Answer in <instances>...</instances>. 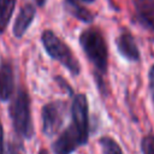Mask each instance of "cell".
<instances>
[{
  "instance_id": "obj_9",
  "label": "cell",
  "mask_w": 154,
  "mask_h": 154,
  "mask_svg": "<svg viewBox=\"0 0 154 154\" xmlns=\"http://www.w3.org/2000/svg\"><path fill=\"white\" fill-rule=\"evenodd\" d=\"M35 14H36V8L31 4H25L20 8L19 14L17 16L14 24H13V34L17 38H20L25 34L31 22L34 20Z\"/></svg>"
},
{
  "instance_id": "obj_3",
  "label": "cell",
  "mask_w": 154,
  "mask_h": 154,
  "mask_svg": "<svg viewBox=\"0 0 154 154\" xmlns=\"http://www.w3.org/2000/svg\"><path fill=\"white\" fill-rule=\"evenodd\" d=\"M42 45L51 58L59 61L71 75L77 76L81 72V65L71 48L59 38L52 30H45L41 35Z\"/></svg>"
},
{
  "instance_id": "obj_13",
  "label": "cell",
  "mask_w": 154,
  "mask_h": 154,
  "mask_svg": "<svg viewBox=\"0 0 154 154\" xmlns=\"http://www.w3.org/2000/svg\"><path fill=\"white\" fill-rule=\"evenodd\" d=\"M99 144L102 154H123V150L118 142L109 136H102L99 140Z\"/></svg>"
},
{
  "instance_id": "obj_8",
  "label": "cell",
  "mask_w": 154,
  "mask_h": 154,
  "mask_svg": "<svg viewBox=\"0 0 154 154\" xmlns=\"http://www.w3.org/2000/svg\"><path fill=\"white\" fill-rule=\"evenodd\" d=\"M116 43H117L118 52L120 53V55L123 58H125L129 61H138L140 60V51H138V47H137L131 32H129L126 30L123 31L118 36Z\"/></svg>"
},
{
  "instance_id": "obj_15",
  "label": "cell",
  "mask_w": 154,
  "mask_h": 154,
  "mask_svg": "<svg viewBox=\"0 0 154 154\" xmlns=\"http://www.w3.org/2000/svg\"><path fill=\"white\" fill-rule=\"evenodd\" d=\"M148 82H149V95L152 97V101L154 102V64L152 65L148 72Z\"/></svg>"
},
{
  "instance_id": "obj_1",
  "label": "cell",
  "mask_w": 154,
  "mask_h": 154,
  "mask_svg": "<svg viewBox=\"0 0 154 154\" xmlns=\"http://www.w3.org/2000/svg\"><path fill=\"white\" fill-rule=\"evenodd\" d=\"M79 45L88 60L93 64L96 71L95 79L97 82L100 91L103 93L106 87L102 81V76L107 72L108 66V49L105 37L99 29L89 28L79 35Z\"/></svg>"
},
{
  "instance_id": "obj_7",
  "label": "cell",
  "mask_w": 154,
  "mask_h": 154,
  "mask_svg": "<svg viewBox=\"0 0 154 154\" xmlns=\"http://www.w3.org/2000/svg\"><path fill=\"white\" fill-rule=\"evenodd\" d=\"M14 90V71L11 61L4 60L0 64V100L8 101Z\"/></svg>"
},
{
  "instance_id": "obj_19",
  "label": "cell",
  "mask_w": 154,
  "mask_h": 154,
  "mask_svg": "<svg viewBox=\"0 0 154 154\" xmlns=\"http://www.w3.org/2000/svg\"><path fill=\"white\" fill-rule=\"evenodd\" d=\"M35 1H36V4H37L38 6H43L45 2H46V0H35Z\"/></svg>"
},
{
  "instance_id": "obj_11",
  "label": "cell",
  "mask_w": 154,
  "mask_h": 154,
  "mask_svg": "<svg viewBox=\"0 0 154 154\" xmlns=\"http://www.w3.org/2000/svg\"><path fill=\"white\" fill-rule=\"evenodd\" d=\"M64 7L71 16L81 22L91 23L94 20V14L88 8L82 6L77 0H64Z\"/></svg>"
},
{
  "instance_id": "obj_20",
  "label": "cell",
  "mask_w": 154,
  "mask_h": 154,
  "mask_svg": "<svg viewBox=\"0 0 154 154\" xmlns=\"http://www.w3.org/2000/svg\"><path fill=\"white\" fill-rule=\"evenodd\" d=\"M37 154H49V153H48V150H46V149H41Z\"/></svg>"
},
{
  "instance_id": "obj_4",
  "label": "cell",
  "mask_w": 154,
  "mask_h": 154,
  "mask_svg": "<svg viewBox=\"0 0 154 154\" xmlns=\"http://www.w3.org/2000/svg\"><path fill=\"white\" fill-rule=\"evenodd\" d=\"M67 113V103L63 100H54L42 107V132L51 137L63 126Z\"/></svg>"
},
{
  "instance_id": "obj_21",
  "label": "cell",
  "mask_w": 154,
  "mask_h": 154,
  "mask_svg": "<svg viewBox=\"0 0 154 154\" xmlns=\"http://www.w3.org/2000/svg\"><path fill=\"white\" fill-rule=\"evenodd\" d=\"M83 1H84V2H93L94 0H83Z\"/></svg>"
},
{
  "instance_id": "obj_12",
  "label": "cell",
  "mask_w": 154,
  "mask_h": 154,
  "mask_svg": "<svg viewBox=\"0 0 154 154\" xmlns=\"http://www.w3.org/2000/svg\"><path fill=\"white\" fill-rule=\"evenodd\" d=\"M14 7L16 0H0V35L5 32Z\"/></svg>"
},
{
  "instance_id": "obj_2",
  "label": "cell",
  "mask_w": 154,
  "mask_h": 154,
  "mask_svg": "<svg viewBox=\"0 0 154 154\" xmlns=\"http://www.w3.org/2000/svg\"><path fill=\"white\" fill-rule=\"evenodd\" d=\"M8 112L16 134L24 140L31 138L34 135V124L31 117L30 97L25 89L19 88L16 91Z\"/></svg>"
},
{
  "instance_id": "obj_10",
  "label": "cell",
  "mask_w": 154,
  "mask_h": 154,
  "mask_svg": "<svg viewBox=\"0 0 154 154\" xmlns=\"http://www.w3.org/2000/svg\"><path fill=\"white\" fill-rule=\"evenodd\" d=\"M140 22L154 32V0H132Z\"/></svg>"
},
{
  "instance_id": "obj_16",
  "label": "cell",
  "mask_w": 154,
  "mask_h": 154,
  "mask_svg": "<svg viewBox=\"0 0 154 154\" xmlns=\"http://www.w3.org/2000/svg\"><path fill=\"white\" fill-rule=\"evenodd\" d=\"M55 81L58 82L59 87H61V88H63V89H64V90H65L66 93H69L70 95L72 94V88H71V87L69 85V83H67V82H66L65 79H63V78H61L60 76H57V77H55Z\"/></svg>"
},
{
  "instance_id": "obj_18",
  "label": "cell",
  "mask_w": 154,
  "mask_h": 154,
  "mask_svg": "<svg viewBox=\"0 0 154 154\" xmlns=\"http://www.w3.org/2000/svg\"><path fill=\"white\" fill-rule=\"evenodd\" d=\"M4 129H2V124L0 120V154H4Z\"/></svg>"
},
{
  "instance_id": "obj_6",
  "label": "cell",
  "mask_w": 154,
  "mask_h": 154,
  "mask_svg": "<svg viewBox=\"0 0 154 154\" xmlns=\"http://www.w3.org/2000/svg\"><path fill=\"white\" fill-rule=\"evenodd\" d=\"M81 146H84L81 137L75 131V129L70 125L53 142L52 150L54 154H72Z\"/></svg>"
},
{
  "instance_id": "obj_17",
  "label": "cell",
  "mask_w": 154,
  "mask_h": 154,
  "mask_svg": "<svg viewBox=\"0 0 154 154\" xmlns=\"http://www.w3.org/2000/svg\"><path fill=\"white\" fill-rule=\"evenodd\" d=\"M4 154H23V153H22L20 147H18L16 143H10Z\"/></svg>"
},
{
  "instance_id": "obj_5",
  "label": "cell",
  "mask_w": 154,
  "mask_h": 154,
  "mask_svg": "<svg viewBox=\"0 0 154 154\" xmlns=\"http://www.w3.org/2000/svg\"><path fill=\"white\" fill-rule=\"evenodd\" d=\"M75 131L79 135L83 144L89 138V116H88V100L84 94L73 96L71 105V124Z\"/></svg>"
},
{
  "instance_id": "obj_14",
  "label": "cell",
  "mask_w": 154,
  "mask_h": 154,
  "mask_svg": "<svg viewBox=\"0 0 154 154\" xmlns=\"http://www.w3.org/2000/svg\"><path fill=\"white\" fill-rule=\"evenodd\" d=\"M141 152L142 154H154V135L148 134L141 140Z\"/></svg>"
}]
</instances>
